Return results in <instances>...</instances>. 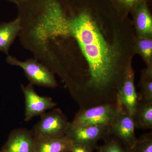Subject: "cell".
Masks as SVG:
<instances>
[{
    "instance_id": "52a82bcc",
    "label": "cell",
    "mask_w": 152,
    "mask_h": 152,
    "mask_svg": "<svg viewBox=\"0 0 152 152\" xmlns=\"http://www.w3.org/2000/svg\"><path fill=\"white\" fill-rule=\"evenodd\" d=\"M20 86L25 98V121H29L34 117L42 115L56 106L51 98L38 95L31 84L29 83L26 86L21 84Z\"/></svg>"
},
{
    "instance_id": "ac0fdd59",
    "label": "cell",
    "mask_w": 152,
    "mask_h": 152,
    "mask_svg": "<svg viewBox=\"0 0 152 152\" xmlns=\"http://www.w3.org/2000/svg\"><path fill=\"white\" fill-rule=\"evenodd\" d=\"M130 152H152V133L144 134L137 139Z\"/></svg>"
},
{
    "instance_id": "e0dca14e",
    "label": "cell",
    "mask_w": 152,
    "mask_h": 152,
    "mask_svg": "<svg viewBox=\"0 0 152 152\" xmlns=\"http://www.w3.org/2000/svg\"><path fill=\"white\" fill-rule=\"evenodd\" d=\"M110 135L104 139V143L99 152H130L115 137L111 135L113 137H110Z\"/></svg>"
},
{
    "instance_id": "ba28073f",
    "label": "cell",
    "mask_w": 152,
    "mask_h": 152,
    "mask_svg": "<svg viewBox=\"0 0 152 152\" xmlns=\"http://www.w3.org/2000/svg\"><path fill=\"white\" fill-rule=\"evenodd\" d=\"M134 71L132 64L128 67L117 96V102L133 116L138 103L139 98L134 83Z\"/></svg>"
},
{
    "instance_id": "5bb4252c",
    "label": "cell",
    "mask_w": 152,
    "mask_h": 152,
    "mask_svg": "<svg viewBox=\"0 0 152 152\" xmlns=\"http://www.w3.org/2000/svg\"><path fill=\"white\" fill-rule=\"evenodd\" d=\"M135 48L136 54L141 56L147 67L152 66V37L136 36Z\"/></svg>"
},
{
    "instance_id": "ffe728a7",
    "label": "cell",
    "mask_w": 152,
    "mask_h": 152,
    "mask_svg": "<svg viewBox=\"0 0 152 152\" xmlns=\"http://www.w3.org/2000/svg\"><path fill=\"white\" fill-rule=\"evenodd\" d=\"M6 1H8L10 2L14 3V4H15L16 5H18L26 1L27 0H6Z\"/></svg>"
},
{
    "instance_id": "5b68a950",
    "label": "cell",
    "mask_w": 152,
    "mask_h": 152,
    "mask_svg": "<svg viewBox=\"0 0 152 152\" xmlns=\"http://www.w3.org/2000/svg\"><path fill=\"white\" fill-rule=\"evenodd\" d=\"M110 128L111 135L127 149L132 148L137 140L135 134L134 119L121 106L111 123Z\"/></svg>"
},
{
    "instance_id": "3957f363",
    "label": "cell",
    "mask_w": 152,
    "mask_h": 152,
    "mask_svg": "<svg viewBox=\"0 0 152 152\" xmlns=\"http://www.w3.org/2000/svg\"><path fill=\"white\" fill-rule=\"evenodd\" d=\"M121 107V106L116 102L82 109L76 114L71 124L78 127L110 126Z\"/></svg>"
},
{
    "instance_id": "2e32d148",
    "label": "cell",
    "mask_w": 152,
    "mask_h": 152,
    "mask_svg": "<svg viewBox=\"0 0 152 152\" xmlns=\"http://www.w3.org/2000/svg\"><path fill=\"white\" fill-rule=\"evenodd\" d=\"M115 7L120 12L125 15L132 14L136 7L140 3L146 1L148 3L150 0H110Z\"/></svg>"
},
{
    "instance_id": "8fae6325",
    "label": "cell",
    "mask_w": 152,
    "mask_h": 152,
    "mask_svg": "<svg viewBox=\"0 0 152 152\" xmlns=\"http://www.w3.org/2000/svg\"><path fill=\"white\" fill-rule=\"evenodd\" d=\"M33 152H69L72 142L65 135L58 137L37 136Z\"/></svg>"
},
{
    "instance_id": "6da1fadb",
    "label": "cell",
    "mask_w": 152,
    "mask_h": 152,
    "mask_svg": "<svg viewBox=\"0 0 152 152\" xmlns=\"http://www.w3.org/2000/svg\"><path fill=\"white\" fill-rule=\"evenodd\" d=\"M25 48L60 76L83 109L116 102L136 54L132 21L110 0H39Z\"/></svg>"
},
{
    "instance_id": "277c9868",
    "label": "cell",
    "mask_w": 152,
    "mask_h": 152,
    "mask_svg": "<svg viewBox=\"0 0 152 152\" xmlns=\"http://www.w3.org/2000/svg\"><path fill=\"white\" fill-rule=\"evenodd\" d=\"M40 116L31 131L34 137H58L65 135L71 123L60 109H53Z\"/></svg>"
},
{
    "instance_id": "4fadbf2b",
    "label": "cell",
    "mask_w": 152,
    "mask_h": 152,
    "mask_svg": "<svg viewBox=\"0 0 152 152\" xmlns=\"http://www.w3.org/2000/svg\"><path fill=\"white\" fill-rule=\"evenodd\" d=\"M133 118L135 129H152V101L139 100Z\"/></svg>"
},
{
    "instance_id": "8992f818",
    "label": "cell",
    "mask_w": 152,
    "mask_h": 152,
    "mask_svg": "<svg viewBox=\"0 0 152 152\" xmlns=\"http://www.w3.org/2000/svg\"><path fill=\"white\" fill-rule=\"evenodd\" d=\"M111 135L110 126L78 127L70 124L65 136L74 143L81 144L94 150L97 143Z\"/></svg>"
},
{
    "instance_id": "7c38bea8",
    "label": "cell",
    "mask_w": 152,
    "mask_h": 152,
    "mask_svg": "<svg viewBox=\"0 0 152 152\" xmlns=\"http://www.w3.org/2000/svg\"><path fill=\"white\" fill-rule=\"evenodd\" d=\"M21 30L20 20L18 17L0 24V52L8 56L10 48Z\"/></svg>"
},
{
    "instance_id": "d6986e66",
    "label": "cell",
    "mask_w": 152,
    "mask_h": 152,
    "mask_svg": "<svg viewBox=\"0 0 152 152\" xmlns=\"http://www.w3.org/2000/svg\"><path fill=\"white\" fill-rule=\"evenodd\" d=\"M93 150L84 145L72 142L69 152H92Z\"/></svg>"
},
{
    "instance_id": "9a60e30c",
    "label": "cell",
    "mask_w": 152,
    "mask_h": 152,
    "mask_svg": "<svg viewBox=\"0 0 152 152\" xmlns=\"http://www.w3.org/2000/svg\"><path fill=\"white\" fill-rule=\"evenodd\" d=\"M139 85L141 93L139 100L152 101V66L142 71Z\"/></svg>"
},
{
    "instance_id": "30bf717a",
    "label": "cell",
    "mask_w": 152,
    "mask_h": 152,
    "mask_svg": "<svg viewBox=\"0 0 152 152\" xmlns=\"http://www.w3.org/2000/svg\"><path fill=\"white\" fill-rule=\"evenodd\" d=\"M132 15L136 36L152 37V18L148 3L144 1L139 4Z\"/></svg>"
},
{
    "instance_id": "7a4b0ae2",
    "label": "cell",
    "mask_w": 152,
    "mask_h": 152,
    "mask_svg": "<svg viewBox=\"0 0 152 152\" xmlns=\"http://www.w3.org/2000/svg\"><path fill=\"white\" fill-rule=\"evenodd\" d=\"M6 62L10 65L19 67L24 72L25 76L34 86L54 88L58 86L55 73L45 65L35 58L21 61L8 55Z\"/></svg>"
},
{
    "instance_id": "9c48e42d",
    "label": "cell",
    "mask_w": 152,
    "mask_h": 152,
    "mask_svg": "<svg viewBox=\"0 0 152 152\" xmlns=\"http://www.w3.org/2000/svg\"><path fill=\"white\" fill-rule=\"evenodd\" d=\"M34 137L31 131L19 128L13 130L0 152H33Z\"/></svg>"
}]
</instances>
